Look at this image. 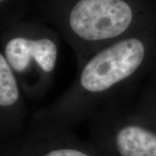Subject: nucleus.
<instances>
[{"instance_id": "f257e3e1", "label": "nucleus", "mask_w": 156, "mask_h": 156, "mask_svg": "<svg viewBox=\"0 0 156 156\" xmlns=\"http://www.w3.org/2000/svg\"><path fill=\"white\" fill-rule=\"evenodd\" d=\"M156 65V23L89 56L73 82L31 118L64 128L87 122L108 104L137 92Z\"/></svg>"}, {"instance_id": "f03ea898", "label": "nucleus", "mask_w": 156, "mask_h": 156, "mask_svg": "<svg viewBox=\"0 0 156 156\" xmlns=\"http://www.w3.org/2000/svg\"><path fill=\"white\" fill-rule=\"evenodd\" d=\"M59 22L79 67L95 51L155 24L156 16L134 0H75Z\"/></svg>"}, {"instance_id": "7ed1b4c3", "label": "nucleus", "mask_w": 156, "mask_h": 156, "mask_svg": "<svg viewBox=\"0 0 156 156\" xmlns=\"http://www.w3.org/2000/svg\"><path fill=\"white\" fill-rule=\"evenodd\" d=\"M95 140L117 156H156V102L142 87L87 122Z\"/></svg>"}, {"instance_id": "20e7f679", "label": "nucleus", "mask_w": 156, "mask_h": 156, "mask_svg": "<svg viewBox=\"0 0 156 156\" xmlns=\"http://www.w3.org/2000/svg\"><path fill=\"white\" fill-rule=\"evenodd\" d=\"M0 50L26 99H43L56 78L60 52L56 35L34 26L17 25L4 35Z\"/></svg>"}, {"instance_id": "39448f33", "label": "nucleus", "mask_w": 156, "mask_h": 156, "mask_svg": "<svg viewBox=\"0 0 156 156\" xmlns=\"http://www.w3.org/2000/svg\"><path fill=\"white\" fill-rule=\"evenodd\" d=\"M26 97L0 50V135L17 136L29 122Z\"/></svg>"}, {"instance_id": "423d86ee", "label": "nucleus", "mask_w": 156, "mask_h": 156, "mask_svg": "<svg viewBox=\"0 0 156 156\" xmlns=\"http://www.w3.org/2000/svg\"><path fill=\"white\" fill-rule=\"evenodd\" d=\"M29 123L38 134L45 150L40 156H94L79 146L73 145L75 139L71 129L42 122L30 117Z\"/></svg>"}, {"instance_id": "0eeeda50", "label": "nucleus", "mask_w": 156, "mask_h": 156, "mask_svg": "<svg viewBox=\"0 0 156 156\" xmlns=\"http://www.w3.org/2000/svg\"><path fill=\"white\" fill-rule=\"evenodd\" d=\"M142 89H144L156 102V65L151 71L148 77L147 78L144 84L142 85Z\"/></svg>"}, {"instance_id": "6e6552de", "label": "nucleus", "mask_w": 156, "mask_h": 156, "mask_svg": "<svg viewBox=\"0 0 156 156\" xmlns=\"http://www.w3.org/2000/svg\"><path fill=\"white\" fill-rule=\"evenodd\" d=\"M9 1H10V0H0V9H2L3 6L5 5H6Z\"/></svg>"}]
</instances>
